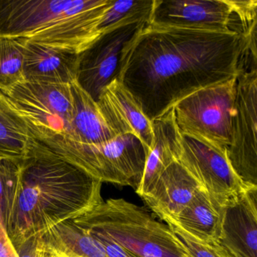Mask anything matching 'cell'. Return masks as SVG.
I'll use <instances>...</instances> for the list:
<instances>
[{
	"instance_id": "obj_20",
	"label": "cell",
	"mask_w": 257,
	"mask_h": 257,
	"mask_svg": "<svg viewBox=\"0 0 257 257\" xmlns=\"http://www.w3.org/2000/svg\"><path fill=\"white\" fill-rule=\"evenodd\" d=\"M36 145L26 121L0 92V159L22 162Z\"/></svg>"
},
{
	"instance_id": "obj_7",
	"label": "cell",
	"mask_w": 257,
	"mask_h": 257,
	"mask_svg": "<svg viewBox=\"0 0 257 257\" xmlns=\"http://www.w3.org/2000/svg\"><path fill=\"white\" fill-rule=\"evenodd\" d=\"M257 51L243 54L237 76L228 162L247 187H257Z\"/></svg>"
},
{
	"instance_id": "obj_18",
	"label": "cell",
	"mask_w": 257,
	"mask_h": 257,
	"mask_svg": "<svg viewBox=\"0 0 257 257\" xmlns=\"http://www.w3.org/2000/svg\"><path fill=\"white\" fill-rule=\"evenodd\" d=\"M73 109L68 131L64 137L85 145H98L113 139L116 134L108 125L97 102L94 101L77 82L70 85ZM43 139V138H42Z\"/></svg>"
},
{
	"instance_id": "obj_4",
	"label": "cell",
	"mask_w": 257,
	"mask_h": 257,
	"mask_svg": "<svg viewBox=\"0 0 257 257\" xmlns=\"http://www.w3.org/2000/svg\"><path fill=\"white\" fill-rule=\"evenodd\" d=\"M93 237L116 243L139 257H183L172 230L148 210L123 198H109L73 220Z\"/></svg>"
},
{
	"instance_id": "obj_2",
	"label": "cell",
	"mask_w": 257,
	"mask_h": 257,
	"mask_svg": "<svg viewBox=\"0 0 257 257\" xmlns=\"http://www.w3.org/2000/svg\"><path fill=\"white\" fill-rule=\"evenodd\" d=\"M102 183L37 141L7 192L3 212V222L16 251L101 204Z\"/></svg>"
},
{
	"instance_id": "obj_26",
	"label": "cell",
	"mask_w": 257,
	"mask_h": 257,
	"mask_svg": "<svg viewBox=\"0 0 257 257\" xmlns=\"http://www.w3.org/2000/svg\"><path fill=\"white\" fill-rule=\"evenodd\" d=\"M34 257H61L54 252L46 249L40 243L38 239L36 240L35 247H34Z\"/></svg>"
},
{
	"instance_id": "obj_10",
	"label": "cell",
	"mask_w": 257,
	"mask_h": 257,
	"mask_svg": "<svg viewBox=\"0 0 257 257\" xmlns=\"http://www.w3.org/2000/svg\"><path fill=\"white\" fill-rule=\"evenodd\" d=\"M178 162L222 208L230 200L250 189L233 171L225 150L204 141L181 135Z\"/></svg>"
},
{
	"instance_id": "obj_16",
	"label": "cell",
	"mask_w": 257,
	"mask_h": 257,
	"mask_svg": "<svg viewBox=\"0 0 257 257\" xmlns=\"http://www.w3.org/2000/svg\"><path fill=\"white\" fill-rule=\"evenodd\" d=\"M153 141L147 153L144 174L136 192L143 197L150 192L161 174L178 161L181 153V134L176 122L174 109L152 121Z\"/></svg>"
},
{
	"instance_id": "obj_19",
	"label": "cell",
	"mask_w": 257,
	"mask_h": 257,
	"mask_svg": "<svg viewBox=\"0 0 257 257\" xmlns=\"http://www.w3.org/2000/svg\"><path fill=\"white\" fill-rule=\"evenodd\" d=\"M37 239L61 257H109L103 246L73 220L58 224Z\"/></svg>"
},
{
	"instance_id": "obj_22",
	"label": "cell",
	"mask_w": 257,
	"mask_h": 257,
	"mask_svg": "<svg viewBox=\"0 0 257 257\" xmlns=\"http://www.w3.org/2000/svg\"><path fill=\"white\" fill-rule=\"evenodd\" d=\"M153 0H112L98 26L100 34L121 25L148 22Z\"/></svg>"
},
{
	"instance_id": "obj_8",
	"label": "cell",
	"mask_w": 257,
	"mask_h": 257,
	"mask_svg": "<svg viewBox=\"0 0 257 257\" xmlns=\"http://www.w3.org/2000/svg\"><path fill=\"white\" fill-rule=\"evenodd\" d=\"M148 25L207 32L256 31V19L239 14L234 0H153Z\"/></svg>"
},
{
	"instance_id": "obj_25",
	"label": "cell",
	"mask_w": 257,
	"mask_h": 257,
	"mask_svg": "<svg viewBox=\"0 0 257 257\" xmlns=\"http://www.w3.org/2000/svg\"><path fill=\"white\" fill-rule=\"evenodd\" d=\"M93 237L103 246L109 257H139L106 239L102 238V237Z\"/></svg>"
},
{
	"instance_id": "obj_13",
	"label": "cell",
	"mask_w": 257,
	"mask_h": 257,
	"mask_svg": "<svg viewBox=\"0 0 257 257\" xmlns=\"http://www.w3.org/2000/svg\"><path fill=\"white\" fill-rule=\"evenodd\" d=\"M97 103L105 121L117 135H135L143 143L147 153L151 149L152 122L118 79L103 89Z\"/></svg>"
},
{
	"instance_id": "obj_12",
	"label": "cell",
	"mask_w": 257,
	"mask_h": 257,
	"mask_svg": "<svg viewBox=\"0 0 257 257\" xmlns=\"http://www.w3.org/2000/svg\"><path fill=\"white\" fill-rule=\"evenodd\" d=\"M216 245L234 257H257V187L244 191L222 207Z\"/></svg>"
},
{
	"instance_id": "obj_5",
	"label": "cell",
	"mask_w": 257,
	"mask_h": 257,
	"mask_svg": "<svg viewBox=\"0 0 257 257\" xmlns=\"http://www.w3.org/2000/svg\"><path fill=\"white\" fill-rule=\"evenodd\" d=\"M37 142L102 183L131 186L135 191L141 184L147 150L135 135H118L98 145H85L61 136Z\"/></svg>"
},
{
	"instance_id": "obj_28",
	"label": "cell",
	"mask_w": 257,
	"mask_h": 257,
	"mask_svg": "<svg viewBox=\"0 0 257 257\" xmlns=\"http://www.w3.org/2000/svg\"><path fill=\"white\" fill-rule=\"evenodd\" d=\"M183 257H192V255H189V253H187V252H186V253L184 255H183Z\"/></svg>"
},
{
	"instance_id": "obj_21",
	"label": "cell",
	"mask_w": 257,
	"mask_h": 257,
	"mask_svg": "<svg viewBox=\"0 0 257 257\" xmlns=\"http://www.w3.org/2000/svg\"><path fill=\"white\" fill-rule=\"evenodd\" d=\"M27 40L0 36V92L25 81L24 55Z\"/></svg>"
},
{
	"instance_id": "obj_24",
	"label": "cell",
	"mask_w": 257,
	"mask_h": 257,
	"mask_svg": "<svg viewBox=\"0 0 257 257\" xmlns=\"http://www.w3.org/2000/svg\"><path fill=\"white\" fill-rule=\"evenodd\" d=\"M0 257H19L13 246L4 222L0 219Z\"/></svg>"
},
{
	"instance_id": "obj_3",
	"label": "cell",
	"mask_w": 257,
	"mask_h": 257,
	"mask_svg": "<svg viewBox=\"0 0 257 257\" xmlns=\"http://www.w3.org/2000/svg\"><path fill=\"white\" fill-rule=\"evenodd\" d=\"M112 0H0V36L80 54Z\"/></svg>"
},
{
	"instance_id": "obj_11",
	"label": "cell",
	"mask_w": 257,
	"mask_h": 257,
	"mask_svg": "<svg viewBox=\"0 0 257 257\" xmlns=\"http://www.w3.org/2000/svg\"><path fill=\"white\" fill-rule=\"evenodd\" d=\"M147 22L121 25L102 34L79 54L76 81L94 101L112 81L118 79L121 52Z\"/></svg>"
},
{
	"instance_id": "obj_23",
	"label": "cell",
	"mask_w": 257,
	"mask_h": 257,
	"mask_svg": "<svg viewBox=\"0 0 257 257\" xmlns=\"http://www.w3.org/2000/svg\"><path fill=\"white\" fill-rule=\"evenodd\" d=\"M168 225L180 240L186 252L192 257H219L213 246L195 240L175 225Z\"/></svg>"
},
{
	"instance_id": "obj_9",
	"label": "cell",
	"mask_w": 257,
	"mask_h": 257,
	"mask_svg": "<svg viewBox=\"0 0 257 257\" xmlns=\"http://www.w3.org/2000/svg\"><path fill=\"white\" fill-rule=\"evenodd\" d=\"M3 94L37 141L67 134L73 109L70 85L24 81Z\"/></svg>"
},
{
	"instance_id": "obj_6",
	"label": "cell",
	"mask_w": 257,
	"mask_h": 257,
	"mask_svg": "<svg viewBox=\"0 0 257 257\" xmlns=\"http://www.w3.org/2000/svg\"><path fill=\"white\" fill-rule=\"evenodd\" d=\"M237 77L201 88L174 106L181 135L225 150L231 138V119Z\"/></svg>"
},
{
	"instance_id": "obj_1",
	"label": "cell",
	"mask_w": 257,
	"mask_h": 257,
	"mask_svg": "<svg viewBox=\"0 0 257 257\" xmlns=\"http://www.w3.org/2000/svg\"><path fill=\"white\" fill-rule=\"evenodd\" d=\"M256 31L216 33L146 24L121 54L118 80L150 121L189 94L236 78Z\"/></svg>"
},
{
	"instance_id": "obj_17",
	"label": "cell",
	"mask_w": 257,
	"mask_h": 257,
	"mask_svg": "<svg viewBox=\"0 0 257 257\" xmlns=\"http://www.w3.org/2000/svg\"><path fill=\"white\" fill-rule=\"evenodd\" d=\"M222 208L201 187L183 210L167 225L183 230L195 240L214 246L219 242Z\"/></svg>"
},
{
	"instance_id": "obj_27",
	"label": "cell",
	"mask_w": 257,
	"mask_h": 257,
	"mask_svg": "<svg viewBox=\"0 0 257 257\" xmlns=\"http://www.w3.org/2000/svg\"><path fill=\"white\" fill-rule=\"evenodd\" d=\"M211 246H213V249H214V250L216 251V253L218 254L219 257H234L228 251L225 250V249L220 247V246H217V245Z\"/></svg>"
},
{
	"instance_id": "obj_14",
	"label": "cell",
	"mask_w": 257,
	"mask_h": 257,
	"mask_svg": "<svg viewBox=\"0 0 257 257\" xmlns=\"http://www.w3.org/2000/svg\"><path fill=\"white\" fill-rule=\"evenodd\" d=\"M202 186L178 161L161 174L148 193L141 197L159 219L168 223L189 204Z\"/></svg>"
},
{
	"instance_id": "obj_15",
	"label": "cell",
	"mask_w": 257,
	"mask_h": 257,
	"mask_svg": "<svg viewBox=\"0 0 257 257\" xmlns=\"http://www.w3.org/2000/svg\"><path fill=\"white\" fill-rule=\"evenodd\" d=\"M79 54L27 40L24 55L25 81L71 85L76 81Z\"/></svg>"
}]
</instances>
